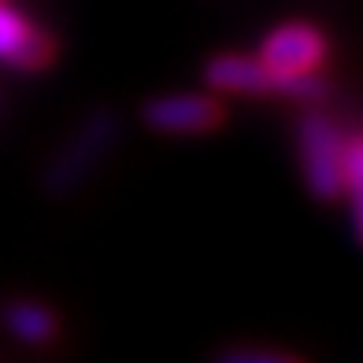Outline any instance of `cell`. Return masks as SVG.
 <instances>
[{"instance_id":"cell-4","label":"cell","mask_w":363,"mask_h":363,"mask_svg":"<svg viewBox=\"0 0 363 363\" xmlns=\"http://www.w3.org/2000/svg\"><path fill=\"white\" fill-rule=\"evenodd\" d=\"M141 123L156 134H211L226 123V108L211 93H167L145 101Z\"/></svg>"},{"instance_id":"cell-2","label":"cell","mask_w":363,"mask_h":363,"mask_svg":"<svg viewBox=\"0 0 363 363\" xmlns=\"http://www.w3.org/2000/svg\"><path fill=\"white\" fill-rule=\"evenodd\" d=\"M296 156H301L304 186L323 204L337 201L345 193L341 182V160H345V134L334 119L323 111H304L296 123Z\"/></svg>"},{"instance_id":"cell-1","label":"cell","mask_w":363,"mask_h":363,"mask_svg":"<svg viewBox=\"0 0 363 363\" xmlns=\"http://www.w3.org/2000/svg\"><path fill=\"white\" fill-rule=\"evenodd\" d=\"M115 141H119V115L108 111V108L93 111L89 119H82V126L67 138V145H63L52 156V163L45 167V178H41L45 189L52 196L74 193L82 182L96 171V163L111 152Z\"/></svg>"},{"instance_id":"cell-6","label":"cell","mask_w":363,"mask_h":363,"mask_svg":"<svg viewBox=\"0 0 363 363\" xmlns=\"http://www.w3.org/2000/svg\"><path fill=\"white\" fill-rule=\"evenodd\" d=\"M204 82H208V89L230 93V96H274L278 93V78L256 56H245V52L211 56L204 63Z\"/></svg>"},{"instance_id":"cell-8","label":"cell","mask_w":363,"mask_h":363,"mask_svg":"<svg viewBox=\"0 0 363 363\" xmlns=\"http://www.w3.org/2000/svg\"><path fill=\"white\" fill-rule=\"evenodd\" d=\"M216 363H304V359L293 356V352H282V349H256V345H241V349L219 352Z\"/></svg>"},{"instance_id":"cell-3","label":"cell","mask_w":363,"mask_h":363,"mask_svg":"<svg viewBox=\"0 0 363 363\" xmlns=\"http://www.w3.org/2000/svg\"><path fill=\"white\" fill-rule=\"evenodd\" d=\"M256 60L267 67L274 78H293V74H315L330 60V38L315 23L293 19L263 34Z\"/></svg>"},{"instance_id":"cell-7","label":"cell","mask_w":363,"mask_h":363,"mask_svg":"<svg viewBox=\"0 0 363 363\" xmlns=\"http://www.w3.org/2000/svg\"><path fill=\"white\" fill-rule=\"evenodd\" d=\"M0 323H4V330L23 341V345H52L60 337V319L52 308H45L38 301H11L4 311H0Z\"/></svg>"},{"instance_id":"cell-5","label":"cell","mask_w":363,"mask_h":363,"mask_svg":"<svg viewBox=\"0 0 363 363\" xmlns=\"http://www.w3.org/2000/svg\"><path fill=\"white\" fill-rule=\"evenodd\" d=\"M56 56H60L56 38L38 23H30L19 8L0 0V63H8L11 71L23 74H38L52 67Z\"/></svg>"}]
</instances>
